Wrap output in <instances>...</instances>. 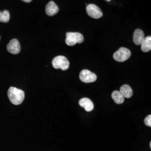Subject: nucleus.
I'll use <instances>...</instances> for the list:
<instances>
[{"label":"nucleus","mask_w":151,"mask_h":151,"mask_svg":"<svg viewBox=\"0 0 151 151\" xmlns=\"http://www.w3.org/2000/svg\"><path fill=\"white\" fill-rule=\"evenodd\" d=\"M84 41L82 34L80 32H68L66 33L65 43L68 46H73L77 43L81 44Z\"/></svg>","instance_id":"obj_2"},{"label":"nucleus","mask_w":151,"mask_h":151,"mask_svg":"<svg viewBox=\"0 0 151 151\" xmlns=\"http://www.w3.org/2000/svg\"><path fill=\"white\" fill-rule=\"evenodd\" d=\"M22 1H23V2H25L29 3V2H31L32 0H22Z\"/></svg>","instance_id":"obj_16"},{"label":"nucleus","mask_w":151,"mask_h":151,"mask_svg":"<svg viewBox=\"0 0 151 151\" xmlns=\"http://www.w3.org/2000/svg\"><path fill=\"white\" fill-rule=\"evenodd\" d=\"M10 19V15L9 11L4 10V11H0V22L7 23L9 22Z\"/></svg>","instance_id":"obj_14"},{"label":"nucleus","mask_w":151,"mask_h":151,"mask_svg":"<svg viewBox=\"0 0 151 151\" xmlns=\"http://www.w3.org/2000/svg\"><path fill=\"white\" fill-rule=\"evenodd\" d=\"M131 56V52L128 49L122 47L113 54V58L117 62H123L128 60Z\"/></svg>","instance_id":"obj_4"},{"label":"nucleus","mask_w":151,"mask_h":151,"mask_svg":"<svg viewBox=\"0 0 151 151\" xmlns=\"http://www.w3.org/2000/svg\"><path fill=\"white\" fill-rule=\"evenodd\" d=\"M104 1H106V2H109V1H110L111 0H104Z\"/></svg>","instance_id":"obj_17"},{"label":"nucleus","mask_w":151,"mask_h":151,"mask_svg":"<svg viewBox=\"0 0 151 151\" xmlns=\"http://www.w3.org/2000/svg\"><path fill=\"white\" fill-rule=\"evenodd\" d=\"M141 49L144 52H148L151 49V37L148 36L145 38L143 42L140 44Z\"/></svg>","instance_id":"obj_12"},{"label":"nucleus","mask_w":151,"mask_h":151,"mask_svg":"<svg viewBox=\"0 0 151 151\" xmlns=\"http://www.w3.org/2000/svg\"><path fill=\"white\" fill-rule=\"evenodd\" d=\"M58 11L59 7L53 1H50L45 7V12L48 16H54Z\"/></svg>","instance_id":"obj_8"},{"label":"nucleus","mask_w":151,"mask_h":151,"mask_svg":"<svg viewBox=\"0 0 151 151\" xmlns=\"http://www.w3.org/2000/svg\"><path fill=\"white\" fill-rule=\"evenodd\" d=\"M79 105L84 108L87 112H90L94 108V104L91 100L88 98L81 99L79 101Z\"/></svg>","instance_id":"obj_9"},{"label":"nucleus","mask_w":151,"mask_h":151,"mask_svg":"<svg viewBox=\"0 0 151 151\" xmlns=\"http://www.w3.org/2000/svg\"><path fill=\"white\" fill-rule=\"evenodd\" d=\"M111 97L114 102L117 104H122L124 103L125 98L119 91H114L112 92Z\"/></svg>","instance_id":"obj_13"},{"label":"nucleus","mask_w":151,"mask_h":151,"mask_svg":"<svg viewBox=\"0 0 151 151\" xmlns=\"http://www.w3.org/2000/svg\"><path fill=\"white\" fill-rule=\"evenodd\" d=\"M86 12L88 16L93 19H100L103 15V13L100 7L94 4H89L87 6Z\"/></svg>","instance_id":"obj_5"},{"label":"nucleus","mask_w":151,"mask_h":151,"mask_svg":"<svg viewBox=\"0 0 151 151\" xmlns=\"http://www.w3.org/2000/svg\"><path fill=\"white\" fill-rule=\"evenodd\" d=\"M0 39H1V37H0Z\"/></svg>","instance_id":"obj_19"},{"label":"nucleus","mask_w":151,"mask_h":151,"mask_svg":"<svg viewBox=\"0 0 151 151\" xmlns=\"http://www.w3.org/2000/svg\"><path fill=\"white\" fill-rule=\"evenodd\" d=\"M80 79L85 83H91L96 81L97 76L90 70H83L80 72Z\"/></svg>","instance_id":"obj_6"},{"label":"nucleus","mask_w":151,"mask_h":151,"mask_svg":"<svg viewBox=\"0 0 151 151\" xmlns=\"http://www.w3.org/2000/svg\"><path fill=\"white\" fill-rule=\"evenodd\" d=\"M7 95L11 103L18 105L21 104L25 99V92L15 87H11L7 92Z\"/></svg>","instance_id":"obj_1"},{"label":"nucleus","mask_w":151,"mask_h":151,"mask_svg":"<svg viewBox=\"0 0 151 151\" xmlns=\"http://www.w3.org/2000/svg\"><path fill=\"white\" fill-rule=\"evenodd\" d=\"M145 123L148 127H151V115H149L145 119Z\"/></svg>","instance_id":"obj_15"},{"label":"nucleus","mask_w":151,"mask_h":151,"mask_svg":"<svg viewBox=\"0 0 151 151\" xmlns=\"http://www.w3.org/2000/svg\"><path fill=\"white\" fill-rule=\"evenodd\" d=\"M121 93L123 95L124 98L129 99L133 95V91L132 88L128 85H124L120 87V91Z\"/></svg>","instance_id":"obj_11"},{"label":"nucleus","mask_w":151,"mask_h":151,"mask_svg":"<svg viewBox=\"0 0 151 151\" xmlns=\"http://www.w3.org/2000/svg\"><path fill=\"white\" fill-rule=\"evenodd\" d=\"M150 148H151V142H150Z\"/></svg>","instance_id":"obj_18"},{"label":"nucleus","mask_w":151,"mask_h":151,"mask_svg":"<svg viewBox=\"0 0 151 151\" xmlns=\"http://www.w3.org/2000/svg\"><path fill=\"white\" fill-rule=\"evenodd\" d=\"M52 65L55 69H61L62 70H65L68 69L70 62L65 56L59 55L53 60Z\"/></svg>","instance_id":"obj_3"},{"label":"nucleus","mask_w":151,"mask_h":151,"mask_svg":"<svg viewBox=\"0 0 151 151\" xmlns=\"http://www.w3.org/2000/svg\"><path fill=\"white\" fill-rule=\"evenodd\" d=\"M7 51L12 54H19L21 50V46L19 42L16 39H13L7 45Z\"/></svg>","instance_id":"obj_7"},{"label":"nucleus","mask_w":151,"mask_h":151,"mask_svg":"<svg viewBox=\"0 0 151 151\" xmlns=\"http://www.w3.org/2000/svg\"><path fill=\"white\" fill-rule=\"evenodd\" d=\"M145 38V33L139 29H136L133 34V42L136 45H139Z\"/></svg>","instance_id":"obj_10"}]
</instances>
